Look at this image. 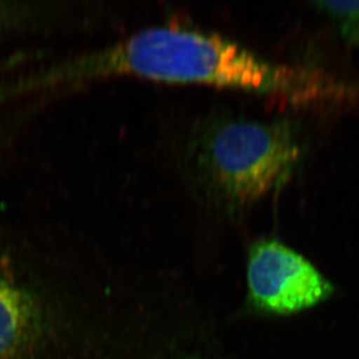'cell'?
<instances>
[{
    "mask_svg": "<svg viewBox=\"0 0 359 359\" xmlns=\"http://www.w3.org/2000/svg\"><path fill=\"white\" fill-rule=\"evenodd\" d=\"M42 76L50 88L127 76L236 88L305 105L350 97L346 85L320 70L270 61L221 35L176 25L144 28L49 65Z\"/></svg>",
    "mask_w": 359,
    "mask_h": 359,
    "instance_id": "obj_1",
    "label": "cell"
},
{
    "mask_svg": "<svg viewBox=\"0 0 359 359\" xmlns=\"http://www.w3.org/2000/svg\"><path fill=\"white\" fill-rule=\"evenodd\" d=\"M192 151L194 176L203 194L231 214L278 190L302 158L298 132L286 120L208 122Z\"/></svg>",
    "mask_w": 359,
    "mask_h": 359,
    "instance_id": "obj_2",
    "label": "cell"
},
{
    "mask_svg": "<svg viewBox=\"0 0 359 359\" xmlns=\"http://www.w3.org/2000/svg\"><path fill=\"white\" fill-rule=\"evenodd\" d=\"M247 285L249 307L272 316L313 309L335 291L334 285L307 258L275 240L251 245Z\"/></svg>",
    "mask_w": 359,
    "mask_h": 359,
    "instance_id": "obj_3",
    "label": "cell"
},
{
    "mask_svg": "<svg viewBox=\"0 0 359 359\" xmlns=\"http://www.w3.org/2000/svg\"><path fill=\"white\" fill-rule=\"evenodd\" d=\"M40 316L22 288L0 276V359H18L38 335Z\"/></svg>",
    "mask_w": 359,
    "mask_h": 359,
    "instance_id": "obj_4",
    "label": "cell"
},
{
    "mask_svg": "<svg viewBox=\"0 0 359 359\" xmlns=\"http://www.w3.org/2000/svg\"><path fill=\"white\" fill-rule=\"evenodd\" d=\"M316 6L334 19L344 38L359 43V1H321Z\"/></svg>",
    "mask_w": 359,
    "mask_h": 359,
    "instance_id": "obj_5",
    "label": "cell"
},
{
    "mask_svg": "<svg viewBox=\"0 0 359 359\" xmlns=\"http://www.w3.org/2000/svg\"><path fill=\"white\" fill-rule=\"evenodd\" d=\"M38 13L39 10L27 7L26 4L0 1V35L27 25Z\"/></svg>",
    "mask_w": 359,
    "mask_h": 359,
    "instance_id": "obj_6",
    "label": "cell"
}]
</instances>
